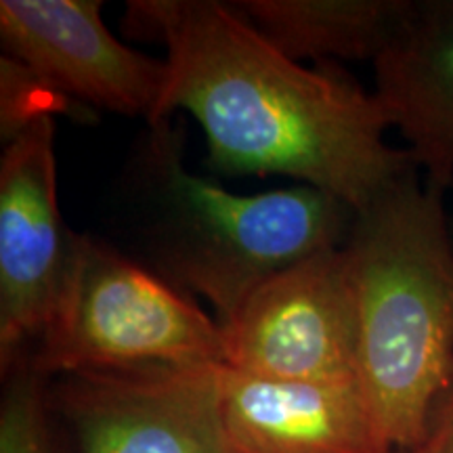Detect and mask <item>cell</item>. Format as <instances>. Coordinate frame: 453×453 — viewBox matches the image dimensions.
Returning <instances> with one entry per match:
<instances>
[{"label": "cell", "instance_id": "cell-6", "mask_svg": "<svg viewBox=\"0 0 453 453\" xmlns=\"http://www.w3.org/2000/svg\"><path fill=\"white\" fill-rule=\"evenodd\" d=\"M220 327L229 370L357 382V321L342 246L269 277Z\"/></svg>", "mask_w": 453, "mask_h": 453}, {"label": "cell", "instance_id": "cell-1", "mask_svg": "<svg viewBox=\"0 0 453 453\" xmlns=\"http://www.w3.org/2000/svg\"><path fill=\"white\" fill-rule=\"evenodd\" d=\"M127 24L166 49L160 120L189 111L223 173L286 174L357 212L416 168L376 95L334 61L283 55L234 3L130 0Z\"/></svg>", "mask_w": 453, "mask_h": 453}, {"label": "cell", "instance_id": "cell-4", "mask_svg": "<svg viewBox=\"0 0 453 453\" xmlns=\"http://www.w3.org/2000/svg\"><path fill=\"white\" fill-rule=\"evenodd\" d=\"M30 364L42 376L225 365L223 327L143 263L81 234L72 280Z\"/></svg>", "mask_w": 453, "mask_h": 453}, {"label": "cell", "instance_id": "cell-13", "mask_svg": "<svg viewBox=\"0 0 453 453\" xmlns=\"http://www.w3.org/2000/svg\"><path fill=\"white\" fill-rule=\"evenodd\" d=\"M87 111L72 104L64 95L49 87L36 73L13 57L0 59V134L4 143L15 139L41 118H53V113H67L81 118Z\"/></svg>", "mask_w": 453, "mask_h": 453}, {"label": "cell", "instance_id": "cell-9", "mask_svg": "<svg viewBox=\"0 0 453 453\" xmlns=\"http://www.w3.org/2000/svg\"><path fill=\"white\" fill-rule=\"evenodd\" d=\"M219 388L235 453H390L355 380H277L220 365Z\"/></svg>", "mask_w": 453, "mask_h": 453}, {"label": "cell", "instance_id": "cell-2", "mask_svg": "<svg viewBox=\"0 0 453 453\" xmlns=\"http://www.w3.org/2000/svg\"><path fill=\"white\" fill-rule=\"evenodd\" d=\"M418 173L357 211L342 243L357 382L390 453L420 441L453 378V226L445 189Z\"/></svg>", "mask_w": 453, "mask_h": 453}, {"label": "cell", "instance_id": "cell-14", "mask_svg": "<svg viewBox=\"0 0 453 453\" xmlns=\"http://www.w3.org/2000/svg\"><path fill=\"white\" fill-rule=\"evenodd\" d=\"M396 453H453V378L433 410L420 441Z\"/></svg>", "mask_w": 453, "mask_h": 453}, {"label": "cell", "instance_id": "cell-3", "mask_svg": "<svg viewBox=\"0 0 453 453\" xmlns=\"http://www.w3.org/2000/svg\"><path fill=\"white\" fill-rule=\"evenodd\" d=\"M173 118L147 124L130 157L128 225L145 267L211 300L226 324L269 277L342 246L355 212L309 185L240 196L197 177L185 166V130Z\"/></svg>", "mask_w": 453, "mask_h": 453}, {"label": "cell", "instance_id": "cell-8", "mask_svg": "<svg viewBox=\"0 0 453 453\" xmlns=\"http://www.w3.org/2000/svg\"><path fill=\"white\" fill-rule=\"evenodd\" d=\"M99 0H3L4 55L82 110L160 122L166 61L130 49L101 19Z\"/></svg>", "mask_w": 453, "mask_h": 453}, {"label": "cell", "instance_id": "cell-5", "mask_svg": "<svg viewBox=\"0 0 453 453\" xmlns=\"http://www.w3.org/2000/svg\"><path fill=\"white\" fill-rule=\"evenodd\" d=\"M81 234L57 197L55 122L41 118L0 157V367L30 355L53 324L76 265Z\"/></svg>", "mask_w": 453, "mask_h": 453}, {"label": "cell", "instance_id": "cell-11", "mask_svg": "<svg viewBox=\"0 0 453 453\" xmlns=\"http://www.w3.org/2000/svg\"><path fill=\"white\" fill-rule=\"evenodd\" d=\"M234 7L294 61H372L382 53L407 0H243Z\"/></svg>", "mask_w": 453, "mask_h": 453}, {"label": "cell", "instance_id": "cell-10", "mask_svg": "<svg viewBox=\"0 0 453 453\" xmlns=\"http://www.w3.org/2000/svg\"><path fill=\"white\" fill-rule=\"evenodd\" d=\"M376 95L428 183L453 185V0H407L373 59Z\"/></svg>", "mask_w": 453, "mask_h": 453}, {"label": "cell", "instance_id": "cell-7", "mask_svg": "<svg viewBox=\"0 0 453 453\" xmlns=\"http://www.w3.org/2000/svg\"><path fill=\"white\" fill-rule=\"evenodd\" d=\"M220 365H150L61 376L50 395L78 453H235L220 413Z\"/></svg>", "mask_w": 453, "mask_h": 453}, {"label": "cell", "instance_id": "cell-12", "mask_svg": "<svg viewBox=\"0 0 453 453\" xmlns=\"http://www.w3.org/2000/svg\"><path fill=\"white\" fill-rule=\"evenodd\" d=\"M4 376L0 403V453H57L50 424V395L44 390L42 376L21 357Z\"/></svg>", "mask_w": 453, "mask_h": 453}, {"label": "cell", "instance_id": "cell-15", "mask_svg": "<svg viewBox=\"0 0 453 453\" xmlns=\"http://www.w3.org/2000/svg\"><path fill=\"white\" fill-rule=\"evenodd\" d=\"M451 226H453V219H451Z\"/></svg>", "mask_w": 453, "mask_h": 453}]
</instances>
